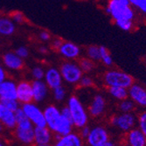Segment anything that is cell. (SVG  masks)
<instances>
[{
	"instance_id": "cell-1",
	"label": "cell",
	"mask_w": 146,
	"mask_h": 146,
	"mask_svg": "<svg viewBox=\"0 0 146 146\" xmlns=\"http://www.w3.org/2000/svg\"><path fill=\"white\" fill-rule=\"evenodd\" d=\"M68 107L71 113L72 122L75 128L81 129L88 124V114L84 106L75 96H72L68 100Z\"/></svg>"
},
{
	"instance_id": "cell-2",
	"label": "cell",
	"mask_w": 146,
	"mask_h": 146,
	"mask_svg": "<svg viewBox=\"0 0 146 146\" xmlns=\"http://www.w3.org/2000/svg\"><path fill=\"white\" fill-rule=\"evenodd\" d=\"M106 13L112 17L115 21L117 20H132L135 18L134 10L130 5H124L118 0H110L107 8L105 9Z\"/></svg>"
},
{
	"instance_id": "cell-3",
	"label": "cell",
	"mask_w": 146,
	"mask_h": 146,
	"mask_svg": "<svg viewBox=\"0 0 146 146\" xmlns=\"http://www.w3.org/2000/svg\"><path fill=\"white\" fill-rule=\"evenodd\" d=\"M60 72L63 81L68 84H77L83 75V72L79 64L73 61H66L60 65Z\"/></svg>"
},
{
	"instance_id": "cell-4",
	"label": "cell",
	"mask_w": 146,
	"mask_h": 146,
	"mask_svg": "<svg viewBox=\"0 0 146 146\" xmlns=\"http://www.w3.org/2000/svg\"><path fill=\"white\" fill-rule=\"evenodd\" d=\"M103 80L108 87H123L129 88L133 84V78L129 74L115 70L106 72Z\"/></svg>"
},
{
	"instance_id": "cell-5",
	"label": "cell",
	"mask_w": 146,
	"mask_h": 146,
	"mask_svg": "<svg viewBox=\"0 0 146 146\" xmlns=\"http://www.w3.org/2000/svg\"><path fill=\"white\" fill-rule=\"evenodd\" d=\"M21 109L28 117L34 127H45L46 120L43 110L38 107L35 102H31L24 103L21 106Z\"/></svg>"
},
{
	"instance_id": "cell-6",
	"label": "cell",
	"mask_w": 146,
	"mask_h": 146,
	"mask_svg": "<svg viewBox=\"0 0 146 146\" xmlns=\"http://www.w3.org/2000/svg\"><path fill=\"white\" fill-rule=\"evenodd\" d=\"M136 122V116L131 114V112H122V114L114 115L111 118V124L123 132H128L131 129H133L135 127Z\"/></svg>"
},
{
	"instance_id": "cell-7",
	"label": "cell",
	"mask_w": 146,
	"mask_h": 146,
	"mask_svg": "<svg viewBox=\"0 0 146 146\" xmlns=\"http://www.w3.org/2000/svg\"><path fill=\"white\" fill-rule=\"evenodd\" d=\"M110 140L107 129L102 126H96L90 129V132L86 138L87 143L90 146H104L105 143Z\"/></svg>"
},
{
	"instance_id": "cell-8",
	"label": "cell",
	"mask_w": 146,
	"mask_h": 146,
	"mask_svg": "<svg viewBox=\"0 0 146 146\" xmlns=\"http://www.w3.org/2000/svg\"><path fill=\"white\" fill-rule=\"evenodd\" d=\"M46 120V126L54 133L61 119L60 110L55 105H48L43 110Z\"/></svg>"
},
{
	"instance_id": "cell-9",
	"label": "cell",
	"mask_w": 146,
	"mask_h": 146,
	"mask_svg": "<svg viewBox=\"0 0 146 146\" xmlns=\"http://www.w3.org/2000/svg\"><path fill=\"white\" fill-rule=\"evenodd\" d=\"M54 142V133L46 126L34 127V144L38 146H48Z\"/></svg>"
},
{
	"instance_id": "cell-10",
	"label": "cell",
	"mask_w": 146,
	"mask_h": 146,
	"mask_svg": "<svg viewBox=\"0 0 146 146\" xmlns=\"http://www.w3.org/2000/svg\"><path fill=\"white\" fill-rule=\"evenodd\" d=\"M17 100L20 104L33 102L32 82L21 81L17 83Z\"/></svg>"
},
{
	"instance_id": "cell-11",
	"label": "cell",
	"mask_w": 146,
	"mask_h": 146,
	"mask_svg": "<svg viewBox=\"0 0 146 146\" xmlns=\"http://www.w3.org/2000/svg\"><path fill=\"white\" fill-rule=\"evenodd\" d=\"M33 102L39 103L44 102L49 93V88L43 80H33L32 82Z\"/></svg>"
},
{
	"instance_id": "cell-12",
	"label": "cell",
	"mask_w": 146,
	"mask_h": 146,
	"mask_svg": "<svg viewBox=\"0 0 146 146\" xmlns=\"http://www.w3.org/2000/svg\"><path fill=\"white\" fill-rule=\"evenodd\" d=\"M2 60L5 67L12 71L21 70L24 67V59L20 58L15 52H8L5 54Z\"/></svg>"
},
{
	"instance_id": "cell-13",
	"label": "cell",
	"mask_w": 146,
	"mask_h": 146,
	"mask_svg": "<svg viewBox=\"0 0 146 146\" xmlns=\"http://www.w3.org/2000/svg\"><path fill=\"white\" fill-rule=\"evenodd\" d=\"M129 96L140 107L146 108V89L138 84H132L129 89Z\"/></svg>"
},
{
	"instance_id": "cell-14",
	"label": "cell",
	"mask_w": 146,
	"mask_h": 146,
	"mask_svg": "<svg viewBox=\"0 0 146 146\" xmlns=\"http://www.w3.org/2000/svg\"><path fill=\"white\" fill-rule=\"evenodd\" d=\"M0 122H1L5 128L8 129L14 130L16 128V116L15 112L9 110L0 102Z\"/></svg>"
},
{
	"instance_id": "cell-15",
	"label": "cell",
	"mask_w": 146,
	"mask_h": 146,
	"mask_svg": "<svg viewBox=\"0 0 146 146\" xmlns=\"http://www.w3.org/2000/svg\"><path fill=\"white\" fill-rule=\"evenodd\" d=\"M0 99H17V83L5 79L0 82Z\"/></svg>"
},
{
	"instance_id": "cell-16",
	"label": "cell",
	"mask_w": 146,
	"mask_h": 146,
	"mask_svg": "<svg viewBox=\"0 0 146 146\" xmlns=\"http://www.w3.org/2000/svg\"><path fill=\"white\" fill-rule=\"evenodd\" d=\"M44 82L50 89H54L62 85L63 79L60 69L55 68H49L45 71Z\"/></svg>"
},
{
	"instance_id": "cell-17",
	"label": "cell",
	"mask_w": 146,
	"mask_h": 146,
	"mask_svg": "<svg viewBox=\"0 0 146 146\" xmlns=\"http://www.w3.org/2000/svg\"><path fill=\"white\" fill-rule=\"evenodd\" d=\"M58 51L62 57L68 60H75L79 58L80 54H81V49H80V47L74 43L69 41L62 42Z\"/></svg>"
},
{
	"instance_id": "cell-18",
	"label": "cell",
	"mask_w": 146,
	"mask_h": 146,
	"mask_svg": "<svg viewBox=\"0 0 146 146\" xmlns=\"http://www.w3.org/2000/svg\"><path fill=\"white\" fill-rule=\"evenodd\" d=\"M82 144L83 139L81 135L74 131L65 136H61L54 143V145L56 146H82Z\"/></svg>"
},
{
	"instance_id": "cell-19",
	"label": "cell",
	"mask_w": 146,
	"mask_h": 146,
	"mask_svg": "<svg viewBox=\"0 0 146 146\" xmlns=\"http://www.w3.org/2000/svg\"><path fill=\"white\" fill-rule=\"evenodd\" d=\"M16 139L22 144H34V127L29 129H23L16 127L14 129Z\"/></svg>"
},
{
	"instance_id": "cell-20",
	"label": "cell",
	"mask_w": 146,
	"mask_h": 146,
	"mask_svg": "<svg viewBox=\"0 0 146 146\" xmlns=\"http://www.w3.org/2000/svg\"><path fill=\"white\" fill-rule=\"evenodd\" d=\"M127 144L130 146H146V137L139 129H131L126 137Z\"/></svg>"
},
{
	"instance_id": "cell-21",
	"label": "cell",
	"mask_w": 146,
	"mask_h": 146,
	"mask_svg": "<svg viewBox=\"0 0 146 146\" xmlns=\"http://www.w3.org/2000/svg\"><path fill=\"white\" fill-rule=\"evenodd\" d=\"M106 108V101L102 95H96L88 108V113L93 117H98L104 112Z\"/></svg>"
},
{
	"instance_id": "cell-22",
	"label": "cell",
	"mask_w": 146,
	"mask_h": 146,
	"mask_svg": "<svg viewBox=\"0 0 146 146\" xmlns=\"http://www.w3.org/2000/svg\"><path fill=\"white\" fill-rule=\"evenodd\" d=\"M16 25L12 19L9 18H0V35L11 36L15 33Z\"/></svg>"
},
{
	"instance_id": "cell-23",
	"label": "cell",
	"mask_w": 146,
	"mask_h": 146,
	"mask_svg": "<svg viewBox=\"0 0 146 146\" xmlns=\"http://www.w3.org/2000/svg\"><path fill=\"white\" fill-rule=\"evenodd\" d=\"M74 126L71 120L61 115V119H60V123L56 128V130L54 134H59L60 136H65V135L70 133V132H72L74 129Z\"/></svg>"
},
{
	"instance_id": "cell-24",
	"label": "cell",
	"mask_w": 146,
	"mask_h": 146,
	"mask_svg": "<svg viewBox=\"0 0 146 146\" xmlns=\"http://www.w3.org/2000/svg\"><path fill=\"white\" fill-rule=\"evenodd\" d=\"M15 116H16V127L19 128H23V129H29V128H33L34 126L31 123V121L26 116L21 107L15 111Z\"/></svg>"
},
{
	"instance_id": "cell-25",
	"label": "cell",
	"mask_w": 146,
	"mask_h": 146,
	"mask_svg": "<svg viewBox=\"0 0 146 146\" xmlns=\"http://www.w3.org/2000/svg\"><path fill=\"white\" fill-rule=\"evenodd\" d=\"M109 93L110 96L117 100H124L129 96L128 88L123 87H109Z\"/></svg>"
},
{
	"instance_id": "cell-26",
	"label": "cell",
	"mask_w": 146,
	"mask_h": 146,
	"mask_svg": "<svg viewBox=\"0 0 146 146\" xmlns=\"http://www.w3.org/2000/svg\"><path fill=\"white\" fill-rule=\"evenodd\" d=\"M52 90V97H54V99L56 102H61L66 99V96H67V90H66V88L62 85Z\"/></svg>"
},
{
	"instance_id": "cell-27",
	"label": "cell",
	"mask_w": 146,
	"mask_h": 146,
	"mask_svg": "<svg viewBox=\"0 0 146 146\" xmlns=\"http://www.w3.org/2000/svg\"><path fill=\"white\" fill-rule=\"evenodd\" d=\"M100 49V56H101V60L103 62L104 65L108 66H111L113 64V60L110 54V52L108 51V49L105 46H99Z\"/></svg>"
},
{
	"instance_id": "cell-28",
	"label": "cell",
	"mask_w": 146,
	"mask_h": 146,
	"mask_svg": "<svg viewBox=\"0 0 146 146\" xmlns=\"http://www.w3.org/2000/svg\"><path fill=\"white\" fill-rule=\"evenodd\" d=\"M87 55L88 59L92 60L93 61L101 60L100 56V49L97 46H90L87 49Z\"/></svg>"
},
{
	"instance_id": "cell-29",
	"label": "cell",
	"mask_w": 146,
	"mask_h": 146,
	"mask_svg": "<svg viewBox=\"0 0 146 146\" xmlns=\"http://www.w3.org/2000/svg\"><path fill=\"white\" fill-rule=\"evenodd\" d=\"M135 109V102L133 101L130 100H122V102L119 104V110H121V112L123 113H129L131 112Z\"/></svg>"
},
{
	"instance_id": "cell-30",
	"label": "cell",
	"mask_w": 146,
	"mask_h": 146,
	"mask_svg": "<svg viewBox=\"0 0 146 146\" xmlns=\"http://www.w3.org/2000/svg\"><path fill=\"white\" fill-rule=\"evenodd\" d=\"M0 102L6 106L9 110L14 112L20 108V103L17 99H0Z\"/></svg>"
},
{
	"instance_id": "cell-31",
	"label": "cell",
	"mask_w": 146,
	"mask_h": 146,
	"mask_svg": "<svg viewBox=\"0 0 146 146\" xmlns=\"http://www.w3.org/2000/svg\"><path fill=\"white\" fill-rule=\"evenodd\" d=\"M129 5L143 14H146V0H129Z\"/></svg>"
},
{
	"instance_id": "cell-32",
	"label": "cell",
	"mask_w": 146,
	"mask_h": 146,
	"mask_svg": "<svg viewBox=\"0 0 146 146\" xmlns=\"http://www.w3.org/2000/svg\"><path fill=\"white\" fill-rule=\"evenodd\" d=\"M79 66L81 67L82 72H85V73H88V72L92 71L95 68L94 62H93V60L90 59L81 60V61H80V63H79Z\"/></svg>"
},
{
	"instance_id": "cell-33",
	"label": "cell",
	"mask_w": 146,
	"mask_h": 146,
	"mask_svg": "<svg viewBox=\"0 0 146 146\" xmlns=\"http://www.w3.org/2000/svg\"><path fill=\"white\" fill-rule=\"evenodd\" d=\"M31 75L33 80H44L45 70L39 66H36L31 70Z\"/></svg>"
},
{
	"instance_id": "cell-34",
	"label": "cell",
	"mask_w": 146,
	"mask_h": 146,
	"mask_svg": "<svg viewBox=\"0 0 146 146\" xmlns=\"http://www.w3.org/2000/svg\"><path fill=\"white\" fill-rule=\"evenodd\" d=\"M115 24L119 28L125 32L130 31L132 26H133V22H132V20H117L115 21Z\"/></svg>"
},
{
	"instance_id": "cell-35",
	"label": "cell",
	"mask_w": 146,
	"mask_h": 146,
	"mask_svg": "<svg viewBox=\"0 0 146 146\" xmlns=\"http://www.w3.org/2000/svg\"><path fill=\"white\" fill-rule=\"evenodd\" d=\"M138 126L139 129L143 132V135L146 137V111L143 112L138 117Z\"/></svg>"
},
{
	"instance_id": "cell-36",
	"label": "cell",
	"mask_w": 146,
	"mask_h": 146,
	"mask_svg": "<svg viewBox=\"0 0 146 146\" xmlns=\"http://www.w3.org/2000/svg\"><path fill=\"white\" fill-rule=\"evenodd\" d=\"M80 85L83 88H89V87H92L93 84H94V82H93V79L89 76H87V75H82V77L81 78L79 82Z\"/></svg>"
},
{
	"instance_id": "cell-37",
	"label": "cell",
	"mask_w": 146,
	"mask_h": 146,
	"mask_svg": "<svg viewBox=\"0 0 146 146\" xmlns=\"http://www.w3.org/2000/svg\"><path fill=\"white\" fill-rule=\"evenodd\" d=\"M11 19L13 20V22H15L17 24H23L25 20V16L22 12L15 11L14 13H12Z\"/></svg>"
},
{
	"instance_id": "cell-38",
	"label": "cell",
	"mask_w": 146,
	"mask_h": 146,
	"mask_svg": "<svg viewBox=\"0 0 146 146\" xmlns=\"http://www.w3.org/2000/svg\"><path fill=\"white\" fill-rule=\"evenodd\" d=\"M15 52L22 59H26L29 56V50H28V48L25 47V46H23L18 47L15 50Z\"/></svg>"
},
{
	"instance_id": "cell-39",
	"label": "cell",
	"mask_w": 146,
	"mask_h": 146,
	"mask_svg": "<svg viewBox=\"0 0 146 146\" xmlns=\"http://www.w3.org/2000/svg\"><path fill=\"white\" fill-rule=\"evenodd\" d=\"M60 113H61V115L69 119V120L72 121V117H71V113H70V110L68 109V106H66V107H63L62 109H60Z\"/></svg>"
},
{
	"instance_id": "cell-40",
	"label": "cell",
	"mask_w": 146,
	"mask_h": 146,
	"mask_svg": "<svg viewBox=\"0 0 146 146\" xmlns=\"http://www.w3.org/2000/svg\"><path fill=\"white\" fill-rule=\"evenodd\" d=\"M81 129V131H80V135H81V137H82V139H86L87 138V137L88 136V134H89V132H90V128L88 127V126H84V127H82V128H81L80 129Z\"/></svg>"
},
{
	"instance_id": "cell-41",
	"label": "cell",
	"mask_w": 146,
	"mask_h": 146,
	"mask_svg": "<svg viewBox=\"0 0 146 146\" xmlns=\"http://www.w3.org/2000/svg\"><path fill=\"white\" fill-rule=\"evenodd\" d=\"M38 37H39V38H40V40H42V41H48L51 38L50 33L46 32V31H42L40 33H39Z\"/></svg>"
},
{
	"instance_id": "cell-42",
	"label": "cell",
	"mask_w": 146,
	"mask_h": 146,
	"mask_svg": "<svg viewBox=\"0 0 146 146\" xmlns=\"http://www.w3.org/2000/svg\"><path fill=\"white\" fill-rule=\"evenodd\" d=\"M62 42L63 41L61 40V39H60V38H54V40L52 41L51 46H52V47L54 48V50H59V48L61 46Z\"/></svg>"
},
{
	"instance_id": "cell-43",
	"label": "cell",
	"mask_w": 146,
	"mask_h": 146,
	"mask_svg": "<svg viewBox=\"0 0 146 146\" xmlns=\"http://www.w3.org/2000/svg\"><path fill=\"white\" fill-rule=\"evenodd\" d=\"M7 78V74L6 71L5 69V68L2 65H0V82H3L4 80H5Z\"/></svg>"
},
{
	"instance_id": "cell-44",
	"label": "cell",
	"mask_w": 146,
	"mask_h": 146,
	"mask_svg": "<svg viewBox=\"0 0 146 146\" xmlns=\"http://www.w3.org/2000/svg\"><path fill=\"white\" fill-rule=\"evenodd\" d=\"M38 51H39V52H41V54H46V52H47V48H46V46H42L41 47H39Z\"/></svg>"
},
{
	"instance_id": "cell-45",
	"label": "cell",
	"mask_w": 146,
	"mask_h": 146,
	"mask_svg": "<svg viewBox=\"0 0 146 146\" xmlns=\"http://www.w3.org/2000/svg\"><path fill=\"white\" fill-rule=\"evenodd\" d=\"M114 145H115V143L112 141H110V140L107 141V142L105 143V144H104V146H114Z\"/></svg>"
},
{
	"instance_id": "cell-46",
	"label": "cell",
	"mask_w": 146,
	"mask_h": 146,
	"mask_svg": "<svg viewBox=\"0 0 146 146\" xmlns=\"http://www.w3.org/2000/svg\"><path fill=\"white\" fill-rule=\"evenodd\" d=\"M118 1H120L121 3H123V4H124V5H129V0H118Z\"/></svg>"
},
{
	"instance_id": "cell-47",
	"label": "cell",
	"mask_w": 146,
	"mask_h": 146,
	"mask_svg": "<svg viewBox=\"0 0 146 146\" xmlns=\"http://www.w3.org/2000/svg\"><path fill=\"white\" fill-rule=\"evenodd\" d=\"M4 129H5V126H4V124L0 122V133H2L3 132V130H4Z\"/></svg>"
},
{
	"instance_id": "cell-48",
	"label": "cell",
	"mask_w": 146,
	"mask_h": 146,
	"mask_svg": "<svg viewBox=\"0 0 146 146\" xmlns=\"http://www.w3.org/2000/svg\"><path fill=\"white\" fill-rule=\"evenodd\" d=\"M2 145H3V143H1V141H0V146H2Z\"/></svg>"
}]
</instances>
